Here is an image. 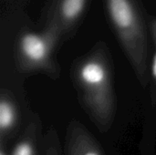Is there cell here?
Wrapping results in <instances>:
<instances>
[{
	"label": "cell",
	"mask_w": 156,
	"mask_h": 155,
	"mask_svg": "<svg viewBox=\"0 0 156 155\" xmlns=\"http://www.w3.org/2000/svg\"><path fill=\"white\" fill-rule=\"evenodd\" d=\"M70 75L80 105L97 129L107 132L116 113L112 60L104 42H98L71 67Z\"/></svg>",
	"instance_id": "cell-1"
},
{
	"label": "cell",
	"mask_w": 156,
	"mask_h": 155,
	"mask_svg": "<svg viewBox=\"0 0 156 155\" xmlns=\"http://www.w3.org/2000/svg\"><path fill=\"white\" fill-rule=\"evenodd\" d=\"M106 15L140 84L146 88L149 24L140 0H103Z\"/></svg>",
	"instance_id": "cell-2"
},
{
	"label": "cell",
	"mask_w": 156,
	"mask_h": 155,
	"mask_svg": "<svg viewBox=\"0 0 156 155\" xmlns=\"http://www.w3.org/2000/svg\"><path fill=\"white\" fill-rule=\"evenodd\" d=\"M17 25L13 40L14 61L22 74L43 73L56 80L60 76V67L56 50L64 41L59 33L48 26L35 27L24 13L15 10Z\"/></svg>",
	"instance_id": "cell-3"
},
{
	"label": "cell",
	"mask_w": 156,
	"mask_h": 155,
	"mask_svg": "<svg viewBox=\"0 0 156 155\" xmlns=\"http://www.w3.org/2000/svg\"><path fill=\"white\" fill-rule=\"evenodd\" d=\"M90 0H48L41 13V25L56 29L63 40L79 28Z\"/></svg>",
	"instance_id": "cell-4"
},
{
	"label": "cell",
	"mask_w": 156,
	"mask_h": 155,
	"mask_svg": "<svg viewBox=\"0 0 156 155\" xmlns=\"http://www.w3.org/2000/svg\"><path fill=\"white\" fill-rule=\"evenodd\" d=\"M21 129V111L14 93L2 88L0 92V143L7 144Z\"/></svg>",
	"instance_id": "cell-5"
},
{
	"label": "cell",
	"mask_w": 156,
	"mask_h": 155,
	"mask_svg": "<svg viewBox=\"0 0 156 155\" xmlns=\"http://www.w3.org/2000/svg\"><path fill=\"white\" fill-rule=\"evenodd\" d=\"M65 153L66 155H104L97 140L76 120H72L67 127Z\"/></svg>",
	"instance_id": "cell-6"
},
{
	"label": "cell",
	"mask_w": 156,
	"mask_h": 155,
	"mask_svg": "<svg viewBox=\"0 0 156 155\" xmlns=\"http://www.w3.org/2000/svg\"><path fill=\"white\" fill-rule=\"evenodd\" d=\"M44 137L42 122L37 114L32 113L8 155H41Z\"/></svg>",
	"instance_id": "cell-7"
},
{
	"label": "cell",
	"mask_w": 156,
	"mask_h": 155,
	"mask_svg": "<svg viewBox=\"0 0 156 155\" xmlns=\"http://www.w3.org/2000/svg\"><path fill=\"white\" fill-rule=\"evenodd\" d=\"M41 155H62L59 136L55 129H50L46 132Z\"/></svg>",
	"instance_id": "cell-8"
},
{
	"label": "cell",
	"mask_w": 156,
	"mask_h": 155,
	"mask_svg": "<svg viewBox=\"0 0 156 155\" xmlns=\"http://www.w3.org/2000/svg\"><path fill=\"white\" fill-rule=\"evenodd\" d=\"M150 37L154 45V56L151 67L150 81H151V98L153 104L156 103V16L149 22Z\"/></svg>",
	"instance_id": "cell-9"
},
{
	"label": "cell",
	"mask_w": 156,
	"mask_h": 155,
	"mask_svg": "<svg viewBox=\"0 0 156 155\" xmlns=\"http://www.w3.org/2000/svg\"><path fill=\"white\" fill-rule=\"evenodd\" d=\"M9 153H7L6 149V144L0 143V155H8Z\"/></svg>",
	"instance_id": "cell-10"
}]
</instances>
